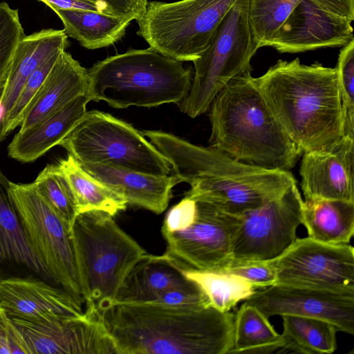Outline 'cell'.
Instances as JSON below:
<instances>
[{
  "instance_id": "6da1fadb",
  "label": "cell",
  "mask_w": 354,
  "mask_h": 354,
  "mask_svg": "<svg viewBox=\"0 0 354 354\" xmlns=\"http://www.w3.org/2000/svg\"><path fill=\"white\" fill-rule=\"evenodd\" d=\"M118 354H230L235 315L211 306L117 303L96 313Z\"/></svg>"
},
{
  "instance_id": "7a4b0ae2",
  "label": "cell",
  "mask_w": 354,
  "mask_h": 354,
  "mask_svg": "<svg viewBox=\"0 0 354 354\" xmlns=\"http://www.w3.org/2000/svg\"><path fill=\"white\" fill-rule=\"evenodd\" d=\"M142 133L164 155L180 182L191 185L185 195L210 202L231 214L259 207L297 183L289 171L245 164L169 133Z\"/></svg>"
},
{
  "instance_id": "3957f363",
  "label": "cell",
  "mask_w": 354,
  "mask_h": 354,
  "mask_svg": "<svg viewBox=\"0 0 354 354\" xmlns=\"http://www.w3.org/2000/svg\"><path fill=\"white\" fill-rule=\"evenodd\" d=\"M254 82L301 154L328 149L344 136L335 67L280 59Z\"/></svg>"
},
{
  "instance_id": "277c9868",
  "label": "cell",
  "mask_w": 354,
  "mask_h": 354,
  "mask_svg": "<svg viewBox=\"0 0 354 354\" xmlns=\"http://www.w3.org/2000/svg\"><path fill=\"white\" fill-rule=\"evenodd\" d=\"M210 147L245 164L289 171L302 155L248 72L232 78L209 106Z\"/></svg>"
},
{
  "instance_id": "5b68a950",
  "label": "cell",
  "mask_w": 354,
  "mask_h": 354,
  "mask_svg": "<svg viewBox=\"0 0 354 354\" xmlns=\"http://www.w3.org/2000/svg\"><path fill=\"white\" fill-rule=\"evenodd\" d=\"M182 61L149 46L129 49L96 62L88 70L86 94L115 109L179 105L191 88L193 73Z\"/></svg>"
},
{
  "instance_id": "8992f818",
  "label": "cell",
  "mask_w": 354,
  "mask_h": 354,
  "mask_svg": "<svg viewBox=\"0 0 354 354\" xmlns=\"http://www.w3.org/2000/svg\"><path fill=\"white\" fill-rule=\"evenodd\" d=\"M87 311L111 305L125 278L147 252L103 211L77 215L72 228Z\"/></svg>"
},
{
  "instance_id": "52a82bcc",
  "label": "cell",
  "mask_w": 354,
  "mask_h": 354,
  "mask_svg": "<svg viewBox=\"0 0 354 354\" xmlns=\"http://www.w3.org/2000/svg\"><path fill=\"white\" fill-rule=\"evenodd\" d=\"M80 165H98L155 176H167L171 167L142 132L109 113L86 111L58 145Z\"/></svg>"
},
{
  "instance_id": "ba28073f",
  "label": "cell",
  "mask_w": 354,
  "mask_h": 354,
  "mask_svg": "<svg viewBox=\"0 0 354 354\" xmlns=\"http://www.w3.org/2000/svg\"><path fill=\"white\" fill-rule=\"evenodd\" d=\"M249 0H236L214 31L201 56L194 60L190 90L178 105L194 118L209 110L216 95L232 78L251 73L258 50L249 25Z\"/></svg>"
},
{
  "instance_id": "9c48e42d",
  "label": "cell",
  "mask_w": 354,
  "mask_h": 354,
  "mask_svg": "<svg viewBox=\"0 0 354 354\" xmlns=\"http://www.w3.org/2000/svg\"><path fill=\"white\" fill-rule=\"evenodd\" d=\"M236 0L150 1L138 19L137 34L150 47L182 62H194L207 48Z\"/></svg>"
},
{
  "instance_id": "30bf717a",
  "label": "cell",
  "mask_w": 354,
  "mask_h": 354,
  "mask_svg": "<svg viewBox=\"0 0 354 354\" xmlns=\"http://www.w3.org/2000/svg\"><path fill=\"white\" fill-rule=\"evenodd\" d=\"M9 194L29 244L49 277L84 303L72 230L33 183L10 182Z\"/></svg>"
},
{
  "instance_id": "8fae6325",
  "label": "cell",
  "mask_w": 354,
  "mask_h": 354,
  "mask_svg": "<svg viewBox=\"0 0 354 354\" xmlns=\"http://www.w3.org/2000/svg\"><path fill=\"white\" fill-rule=\"evenodd\" d=\"M303 203L294 183L261 207L238 215L231 266L269 261L284 252L297 239Z\"/></svg>"
},
{
  "instance_id": "7c38bea8",
  "label": "cell",
  "mask_w": 354,
  "mask_h": 354,
  "mask_svg": "<svg viewBox=\"0 0 354 354\" xmlns=\"http://www.w3.org/2000/svg\"><path fill=\"white\" fill-rule=\"evenodd\" d=\"M268 262L275 272L274 284L354 292V249L349 243L297 238L284 252Z\"/></svg>"
},
{
  "instance_id": "4fadbf2b",
  "label": "cell",
  "mask_w": 354,
  "mask_h": 354,
  "mask_svg": "<svg viewBox=\"0 0 354 354\" xmlns=\"http://www.w3.org/2000/svg\"><path fill=\"white\" fill-rule=\"evenodd\" d=\"M195 199L193 223L183 230L162 234L167 244L165 254L196 270L225 272L232 263V240L239 216L207 201Z\"/></svg>"
},
{
  "instance_id": "5bb4252c",
  "label": "cell",
  "mask_w": 354,
  "mask_h": 354,
  "mask_svg": "<svg viewBox=\"0 0 354 354\" xmlns=\"http://www.w3.org/2000/svg\"><path fill=\"white\" fill-rule=\"evenodd\" d=\"M354 0H300L269 44L297 53L342 47L354 39Z\"/></svg>"
},
{
  "instance_id": "9a60e30c",
  "label": "cell",
  "mask_w": 354,
  "mask_h": 354,
  "mask_svg": "<svg viewBox=\"0 0 354 354\" xmlns=\"http://www.w3.org/2000/svg\"><path fill=\"white\" fill-rule=\"evenodd\" d=\"M244 301L268 318L286 315L316 317L333 323L339 331L354 335V292L274 284L257 290Z\"/></svg>"
},
{
  "instance_id": "2e32d148",
  "label": "cell",
  "mask_w": 354,
  "mask_h": 354,
  "mask_svg": "<svg viewBox=\"0 0 354 354\" xmlns=\"http://www.w3.org/2000/svg\"><path fill=\"white\" fill-rule=\"evenodd\" d=\"M31 354H118L114 342L96 314L55 322L12 319Z\"/></svg>"
},
{
  "instance_id": "e0dca14e",
  "label": "cell",
  "mask_w": 354,
  "mask_h": 354,
  "mask_svg": "<svg viewBox=\"0 0 354 354\" xmlns=\"http://www.w3.org/2000/svg\"><path fill=\"white\" fill-rule=\"evenodd\" d=\"M0 308L11 319L37 323L85 315L82 303L65 290L32 277L0 279Z\"/></svg>"
},
{
  "instance_id": "ac0fdd59",
  "label": "cell",
  "mask_w": 354,
  "mask_h": 354,
  "mask_svg": "<svg viewBox=\"0 0 354 354\" xmlns=\"http://www.w3.org/2000/svg\"><path fill=\"white\" fill-rule=\"evenodd\" d=\"M301 156L299 174L305 200L354 202V138L343 136L328 149Z\"/></svg>"
},
{
  "instance_id": "d6986e66",
  "label": "cell",
  "mask_w": 354,
  "mask_h": 354,
  "mask_svg": "<svg viewBox=\"0 0 354 354\" xmlns=\"http://www.w3.org/2000/svg\"><path fill=\"white\" fill-rule=\"evenodd\" d=\"M87 94L77 96L24 130H19L8 146V156L30 162L45 154L70 133L86 112Z\"/></svg>"
},
{
  "instance_id": "ffe728a7",
  "label": "cell",
  "mask_w": 354,
  "mask_h": 354,
  "mask_svg": "<svg viewBox=\"0 0 354 354\" xmlns=\"http://www.w3.org/2000/svg\"><path fill=\"white\" fill-rule=\"evenodd\" d=\"M96 179L122 194L127 205L156 214L167 207L172 188L180 183L175 176H155L113 167L80 165Z\"/></svg>"
},
{
  "instance_id": "44dd1931",
  "label": "cell",
  "mask_w": 354,
  "mask_h": 354,
  "mask_svg": "<svg viewBox=\"0 0 354 354\" xmlns=\"http://www.w3.org/2000/svg\"><path fill=\"white\" fill-rule=\"evenodd\" d=\"M69 46L68 35L64 30L51 28L25 35L19 41L0 91L1 118L10 111L31 74L47 58L65 51Z\"/></svg>"
},
{
  "instance_id": "7402d4cb",
  "label": "cell",
  "mask_w": 354,
  "mask_h": 354,
  "mask_svg": "<svg viewBox=\"0 0 354 354\" xmlns=\"http://www.w3.org/2000/svg\"><path fill=\"white\" fill-rule=\"evenodd\" d=\"M88 69L66 50L59 56L38 91L19 130H24L79 95L86 94Z\"/></svg>"
},
{
  "instance_id": "603a6c76",
  "label": "cell",
  "mask_w": 354,
  "mask_h": 354,
  "mask_svg": "<svg viewBox=\"0 0 354 354\" xmlns=\"http://www.w3.org/2000/svg\"><path fill=\"white\" fill-rule=\"evenodd\" d=\"M190 281L165 254H147L125 278L113 302L150 303L162 292Z\"/></svg>"
},
{
  "instance_id": "cb8c5ba5",
  "label": "cell",
  "mask_w": 354,
  "mask_h": 354,
  "mask_svg": "<svg viewBox=\"0 0 354 354\" xmlns=\"http://www.w3.org/2000/svg\"><path fill=\"white\" fill-rule=\"evenodd\" d=\"M302 225L308 237L324 243L347 244L354 234V202L304 200Z\"/></svg>"
},
{
  "instance_id": "d4e9b609",
  "label": "cell",
  "mask_w": 354,
  "mask_h": 354,
  "mask_svg": "<svg viewBox=\"0 0 354 354\" xmlns=\"http://www.w3.org/2000/svg\"><path fill=\"white\" fill-rule=\"evenodd\" d=\"M70 191L77 214L99 210L114 216L126 209L124 196L100 182L70 154L57 164Z\"/></svg>"
},
{
  "instance_id": "484cf974",
  "label": "cell",
  "mask_w": 354,
  "mask_h": 354,
  "mask_svg": "<svg viewBox=\"0 0 354 354\" xmlns=\"http://www.w3.org/2000/svg\"><path fill=\"white\" fill-rule=\"evenodd\" d=\"M62 20L65 33L83 47L94 50L107 47L125 34L132 19L100 12L51 8Z\"/></svg>"
},
{
  "instance_id": "4316f807",
  "label": "cell",
  "mask_w": 354,
  "mask_h": 354,
  "mask_svg": "<svg viewBox=\"0 0 354 354\" xmlns=\"http://www.w3.org/2000/svg\"><path fill=\"white\" fill-rule=\"evenodd\" d=\"M10 182L0 170V262H15L49 277L26 236L9 194Z\"/></svg>"
},
{
  "instance_id": "83f0119b",
  "label": "cell",
  "mask_w": 354,
  "mask_h": 354,
  "mask_svg": "<svg viewBox=\"0 0 354 354\" xmlns=\"http://www.w3.org/2000/svg\"><path fill=\"white\" fill-rule=\"evenodd\" d=\"M283 344L280 353L330 354L337 349V326L319 318L283 315Z\"/></svg>"
},
{
  "instance_id": "f1b7e54d",
  "label": "cell",
  "mask_w": 354,
  "mask_h": 354,
  "mask_svg": "<svg viewBox=\"0 0 354 354\" xmlns=\"http://www.w3.org/2000/svg\"><path fill=\"white\" fill-rule=\"evenodd\" d=\"M283 344L278 333L256 306L243 302L235 315L234 347L230 354L280 353Z\"/></svg>"
},
{
  "instance_id": "f546056e",
  "label": "cell",
  "mask_w": 354,
  "mask_h": 354,
  "mask_svg": "<svg viewBox=\"0 0 354 354\" xmlns=\"http://www.w3.org/2000/svg\"><path fill=\"white\" fill-rule=\"evenodd\" d=\"M183 274L195 282L207 296L209 304L221 312H229L250 297L257 288L244 278L225 272L196 270L176 262Z\"/></svg>"
},
{
  "instance_id": "4dcf8cb0",
  "label": "cell",
  "mask_w": 354,
  "mask_h": 354,
  "mask_svg": "<svg viewBox=\"0 0 354 354\" xmlns=\"http://www.w3.org/2000/svg\"><path fill=\"white\" fill-rule=\"evenodd\" d=\"M300 0H249L248 16L259 49L269 44Z\"/></svg>"
},
{
  "instance_id": "1f68e13d",
  "label": "cell",
  "mask_w": 354,
  "mask_h": 354,
  "mask_svg": "<svg viewBox=\"0 0 354 354\" xmlns=\"http://www.w3.org/2000/svg\"><path fill=\"white\" fill-rule=\"evenodd\" d=\"M33 183L72 230L77 214L68 187L57 165H46Z\"/></svg>"
},
{
  "instance_id": "d6a6232c",
  "label": "cell",
  "mask_w": 354,
  "mask_h": 354,
  "mask_svg": "<svg viewBox=\"0 0 354 354\" xmlns=\"http://www.w3.org/2000/svg\"><path fill=\"white\" fill-rule=\"evenodd\" d=\"M335 68L342 106L343 136L354 138V39L342 46Z\"/></svg>"
},
{
  "instance_id": "836d02e7",
  "label": "cell",
  "mask_w": 354,
  "mask_h": 354,
  "mask_svg": "<svg viewBox=\"0 0 354 354\" xmlns=\"http://www.w3.org/2000/svg\"><path fill=\"white\" fill-rule=\"evenodd\" d=\"M25 36L18 10L0 2V91L6 81L15 48Z\"/></svg>"
},
{
  "instance_id": "e575fe53",
  "label": "cell",
  "mask_w": 354,
  "mask_h": 354,
  "mask_svg": "<svg viewBox=\"0 0 354 354\" xmlns=\"http://www.w3.org/2000/svg\"><path fill=\"white\" fill-rule=\"evenodd\" d=\"M151 304L169 306L202 308L210 306L202 289L194 281L162 292Z\"/></svg>"
},
{
  "instance_id": "d590c367",
  "label": "cell",
  "mask_w": 354,
  "mask_h": 354,
  "mask_svg": "<svg viewBox=\"0 0 354 354\" xmlns=\"http://www.w3.org/2000/svg\"><path fill=\"white\" fill-rule=\"evenodd\" d=\"M196 213V199L185 195V197L171 207L167 213L161 227L162 234L186 229L193 223Z\"/></svg>"
},
{
  "instance_id": "8d00e7d4",
  "label": "cell",
  "mask_w": 354,
  "mask_h": 354,
  "mask_svg": "<svg viewBox=\"0 0 354 354\" xmlns=\"http://www.w3.org/2000/svg\"><path fill=\"white\" fill-rule=\"evenodd\" d=\"M31 354L21 331L0 308V354Z\"/></svg>"
},
{
  "instance_id": "74e56055",
  "label": "cell",
  "mask_w": 354,
  "mask_h": 354,
  "mask_svg": "<svg viewBox=\"0 0 354 354\" xmlns=\"http://www.w3.org/2000/svg\"><path fill=\"white\" fill-rule=\"evenodd\" d=\"M225 272L244 278L257 288L269 287L276 282L274 270L268 261L233 266Z\"/></svg>"
},
{
  "instance_id": "f35d334b",
  "label": "cell",
  "mask_w": 354,
  "mask_h": 354,
  "mask_svg": "<svg viewBox=\"0 0 354 354\" xmlns=\"http://www.w3.org/2000/svg\"><path fill=\"white\" fill-rule=\"evenodd\" d=\"M43 2L50 8L77 9L93 10L115 15L113 10L100 0H37Z\"/></svg>"
},
{
  "instance_id": "ab89813d",
  "label": "cell",
  "mask_w": 354,
  "mask_h": 354,
  "mask_svg": "<svg viewBox=\"0 0 354 354\" xmlns=\"http://www.w3.org/2000/svg\"><path fill=\"white\" fill-rule=\"evenodd\" d=\"M105 3L116 16L137 20L144 14L148 0H100Z\"/></svg>"
}]
</instances>
